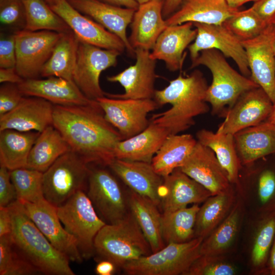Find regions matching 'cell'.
Wrapping results in <instances>:
<instances>
[{"label":"cell","mask_w":275,"mask_h":275,"mask_svg":"<svg viewBox=\"0 0 275 275\" xmlns=\"http://www.w3.org/2000/svg\"><path fill=\"white\" fill-rule=\"evenodd\" d=\"M82 14L89 17L109 32L118 36L124 43L130 54L135 49L131 46L126 30L131 23L136 10L118 6L99 0H67Z\"/></svg>","instance_id":"cell-22"},{"label":"cell","mask_w":275,"mask_h":275,"mask_svg":"<svg viewBox=\"0 0 275 275\" xmlns=\"http://www.w3.org/2000/svg\"><path fill=\"white\" fill-rule=\"evenodd\" d=\"M258 0H226L228 5L234 9H238L242 5L250 2H256Z\"/></svg>","instance_id":"cell-57"},{"label":"cell","mask_w":275,"mask_h":275,"mask_svg":"<svg viewBox=\"0 0 275 275\" xmlns=\"http://www.w3.org/2000/svg\"><path fill=\"white\" fill-rule=\"evenodd\" d=\"M21 203L30 218L55 248L69 261L82 262L83 257L77 241L65 229L56 207L45 199L36 203Z\"/></svg>","instance_id":"cell-16"},{"label":"cell","mask_w":275,"mask_h":275,"mask_svg":"<svg viewBox=\"0 0 275 275\" xmlns=\"http://www.w3.org/2000/svg\"><path fill=\"white\" fill-rule=\"evenodd\" d=\"M25 14L22 0H0V21L6 25L14 26L23 22Z\"/></svg>","instance_id":"cell-46"},{"label":"cell","mask_w":275,"mask_h":275,"mask_svg":"<svg viewBox=\"0 0 275 275\" xmlns=\"http://www.w3.org/2000/svg\"><path fill=\"white\" fill-rule=\"evenodd\" d=\"M59 219L76 240L84 258L95 254L94 240L106 223L99 216L84 190H79L57 207Z\"/></svg>","instance_id":"cell-7"},{"label":"cell","mask_w":275,"mask_h":275,"mask_svg":"<svg viewBox=\"0 0 275 275\" xmlns=\"http://www.w3.org/2000/svg\"><path fill=\"white\" fill-rule=\"evenodd\" d=\"M163 0H152L140 4L131 22L128 38L133 49L150 50L153 48L160 34L167 28L162 15Z\"/></svg>","instance_id":"cell-26"},{"label":"cell","mask_w":275,"mask_h":275,"mask_svg":"<svg viewBox=\"0 0 275 275\" xmlns=\"http://www.w3.org/2000/svg\"><path fill=\"white\" fill-rule=\"evenodd\" d=\"M39 273L20 252L11 234L0 236V274L30 275Z\"/></svg>","instance_id":"cell-42"},{"label":"cell","mask_w":275,"mask_h":275,"mask_svg":"<svg viewBox=\"0 0 275 275\" xmlns=\"http://www.w3.org/2000/svg\"><path fill=\"white\" fill-rule=\"evenodd\" d=\"M43 174L40 171L22 168L10 171L17 200L21 202L36 203L44 199Z\"/></svg>","instance_id":"cell-41"},{"label":"cell","mask_w":275,"mask_h":275,"mask_svg":"<svg viewBox=\"0 0 275 275\" xmlns=\"http://www.w3.org/2000/svg\"><path fill=\"white\" fill-rule=\"evenodd\" d=\"M12 232V218L8 206H0V236Z\"/></svg>","instance_id":"cell-51"},{"label":"cell","mask_w":275,"mask_h":275,"mask_svg":"<svg viewBox=\"0 0 275 275\" xmlns=\"http://www.w3.org/2000/svg\"><path fill=\"white\" fill-rule=\"evenodd\" d=\"M225 57L216 49L203 50L191 66L203 65L210 71L212 80L207 90L206 101L211 104L212 114L223 117L242 94L259 87L251 78L233 69Z\"/></svg>","instance_id":"cell-4"},{"label":"cell","mask_w":275,"mask_h":275,"mask_svg":"<svg viewBox=\"0 0 275 275\" xmlns=\"http://www.w3.org/2000/svg\"><path fill=\"white\" fill-rule=\"evenodd\" d=\"M16 64V53L14 33L6 36L1 35L0 68L15 67Z\"/></svg>","instance_id":"cell-48"},{"label":"cell","mask_w":275,"mask_h":275,"mask_svg":"<svg viewBox=\"0 0 275 275\" xmlns=\"http://www.w3.org/2000/svg\"><path fill=\"white\" fill-rule=\"evenodd\" d=\"M237 269L226 261L224 255H201L186 275H233Z\"/></svg>","instance_id":"cell-45"},{"label":"cell","mask_w":275,"mask_h":275,"mask_svg":"<svg viewBox=\"0 0 275 275\" xmlns=\"http://www.w3.org/2000/svg\"><path fill=\"white\" fill-rule=\"evenodd\" d=\"M275 237V211L261 216L256 231L251 252L253 267L267 271V264Z\"/></svg>","instance_id":"cell-40"},{"label":"cell","mask_w":275,"mask_h":275,"mask_svg":"<svg viewBox=\"0 0 275 275\" xmlns=\"http://www.w3.org/2000/svg\"><path fill=\"white\" fill-rule=\"evenodd\" d=\"M139 5L152 0H135Z\"/></svg>","instance_id":"cell-60"},{"label":"cell","mask_w":275,"mask_h":275,"mask_svg":"<svg viewBox=\"0 0 275 275\" xmlns=\"http://www.w3.org/2000/svg\"><path fill=\"white\" fill-rule=\"evenodd\" d=\"M50 7L67 23L80 42L121 53L126 49L123 42L118 36L82 15L67 0H59Z\"/></svg>","instance_id":"cell-18"},{"label":"cell","mask_w":275,"mask_h":275,"mask_svg":"<svg viewBox=\"0 0 275 275\" xmlns=\"http://www.w3.org/2000/svg\"><path fill=\"white\" fill-rule=\"evenodd\" d=\"M112 5L136 10L139 4L135 0H99Z\"/></svg>","instance_id":"cell-55"},{"label":"cell","mask_w":275,"mask_h":275,"mask_svg":"<svg viewBox=\"0 0 275 275\" xmlns=\"http://www.w3.org/2000/svg\"><path fill=\"white\" fill-rule=\"evenodd\" d=\"M235 202L233 188L205 200L197 214L195 237L206 238L225 219Z\"/></svg>","instance_id":"cell-37"},{"label":"cell","mask_w":275,"mask_h":275,"mask_svg":"<svg viewBox=\"0 0 275 275\" xmlns=\"http://www.w3.org/2000/svg\"><path fill=\"white\" fill-rule=\"evenodd\" d=\"M238 10L230 7L226 0H184L166 22L167 26L188 22L221 25Z\"/></svg>","instance_id":"cell-28"},{"label":"cell","mask_w":275,"mask_h":275,"mask_svg":"<svg viewBox=\"0 0 275 275\" xmlns=\"http://www.w3.org/2000/svg\"><path fill=\"white\" fill-rule=\"evenodd\" d=\"M121 53L79 41L73 81L86 97L96 100L105 96L100 85V76L105 70L116 66Z\"/></svg>","instance_id":"cell-11"},{"label":"cell","mask_w":275,"mask_h":275,"mask_svg":"<svg viewBox=\"0 0 275 275\" xmlns=\"http://www.w3.org/2000/svg\"><path fill=\"white\" fill-rule=\"evenodd\" d=\"M17 200V194L11 179L10 171L0 168V206H8Z\"/></svg>","instance_id":"cell-49"},{"label":"cell","mask_w":275,"mask_h":275,"mask_svg":"<svg viewBox=\"0 0 275 275\" xmlns=\"http://www.w3.org/2000/svg\"><path fill=\"white\" fill-rule=\"evenodd\" d=\"M208 86L203 74L199 70L185 76L179 75L163 89L156 90L153 99L158 106L170 104L172 106L164 112L153 115L150 122L164 128L170 134L187 130L195 124V117L209 110L206 101Z\"/></svg>","instance_id":"cell-2"},{"label":"cell","mask_w":275,"mask_h":275,"mask_svg":"<svg viewBox=\"0 0 275 275\" xmlns=\"http://www.w3.org/2000/svg\"><path fill=\"white\" fill-rule=\"evenodd\" d=\"M199 208L198 204H195L162 215V233L166 245L183 243L195 238V226Z\"/></svg>","instance_id":"cell-38"},{"label":"cell","mask_w":275,"mask_h":275,"mask_svg":"<svg viewBox=\"0 0 275 275\" xmlns=\"http://www.w3.org/2000/svg\"><path fill=\"white\" fill-rule=\"evenodd\" d=\"M275 38L272 25H268L257 37L242 41L245 50L250 78L268 95L275 104Z\"/></svg>","instance_id":"cell-17"},{"label":"cell","mask_w":275,"mask_h":275,"mask_svg":"<svg viewBox=\"0 0 275 275\" xmlns=\"http://www.w3.org/2000/svg\"><path fill=\"white\" fill-rule=\"evenodd\" d=\"M95 254L117 267L148 256L152 252L136 219L131 212L113 224H105L94 240Z\"/></svg>","instance_id":"cell-5"},{"label":"cell","mask_w":275,"mask_h":275,"mask_svg":"<svg viewBox=\"0 0 275 275\" xmlns=\"http://www.w3.org/2000/svg\"><path fill=\"white\" fill-rule=\"evenodd\" d=\"M116 267L112 262L103 259L96 265L95 271L98 275H112L114 273Z\"/></svg>","instance_id":"cell-53"},{"label":"cell","mask_w":275,"mask_h":275,"mask_svg":"<svg viewBox=\"0 0 275 275\" xmlns=\"http://www.w3.org/2000/svg\"><path fill=\"white\" fill-rule=\"evenodd\" d=\"M267 121L275 125V104H273L272 112Z\"/></svg>","instance_id":"cell-58"},{"label":"cell","mask_w":275,"mask_h":275,"mask_svg":"<svg viewBox=\"0 0 275 275\" xmlns=\"http://www.w3.org/2000/svg\"><path fill=\"white\" fill-rule=\"evenodd\" d=\"M64 33L50 31L19 30L14 33L15 68L23 79L38 78L50 58L58 41Z\"/></svg>","instance_id":"cell-10"},{"label":"cell","mask_w":275,"mask_h":275,"mask_svg":"<svg viewBox=\"0 0 275 275\" xmlns=\"http://www.w3.org/2000/svg\"><path fill=\"white\" fill-rule=\"evenodd\" d=\"M194 26L197 30V36L194 42L188 47L191 62L198 57L201 51L215 49L225 57L232 58L242 75L246 77L251 76L242 41L223 24L194 23Z\"/></svg>","instance_id":"cell-14"},{"label":"cell","mask_w":275,"mask_h":275,"mask_svg":"<svg viewBox=\"0 0 275 275\" xmlns=\"http://www.w3.org/2000/svg\"><path fill=\"white\" fill-rule=\"evenodd\" d=\"M81 157L70 150L60 157L43 174L45 200L57 207L79 190H84L90 169Z\"/></svg>","instance_id":"cell-8"},{"label":"cell","mask_w":275,"mask_h":275,"mask_svg":"<svg viewBox=\"0 0 275 275\" xmlns=\"http://www.w3.org/2000/svg\"><path fill=\"white\" fill-rule=\"evenodd\" d=\"M96 101L106 120L124 139L146 129L150 124L148 114L159 107L154 99H119L104 96Z\"/></svg>","instance_id":"cell-12"},{"label":"cell","mask_w":275,"mask_h":275,"mask_svg":"<svg viewBox=\"0 0 275 275\" xmlns=\"http://www.w3.org/2000/svg\"><path fill=\"white\" fill-rule=\"evenodd\" d=\"M108 167L130 189L160 206L163 178L151 163L115 159Z\"/></svg>","instance_id":"cell-24"},{"label":"cell","mask_w":275,"mask_h":275,"mask_svg":"<svg viewBox=\"0 0 275 275\" xmlns=\"http://www.w3.org/2000/svg\"><path fill=\"white\" fill-rule=\"evenodd\" d=\"M24 96L17 84L4 83L0 87V117L14 109Z\"/></svg>","instance_id":"cell-47"},{"label":"cell","mask_w":275,"mask_h":275,"mask_svg":"<svg viewBox=\"0 0 275 275\" xmlns=\"http://www.w3.org/2000/svg\"><path fill=\"white\" fill-rule=\"evenodd\" d=\"M40 132L14 129L0 131V164L12 171L26 168L31 149Z\"/></svg>","instance_id":"cell-32"},{"label":"cell","mask_w":275,"mask_h":275,"mask_svg":"<svg viewBox=\"0 0 275 275\" xmlns=\"http://www.w3.org/2000/svg\"><path fill=\"white\" fill-rule=\"evenodd\" d=\"M196 136L198 142L214 152L230 183L239 186L241 163L236 150L234 135L202 129L197 132Z\"/></svg>","instance_id":"cell-33"},{"label":"cell","mask_w":275,"mask_h":275,"mask_svg":"<svg viewBox=\"0 0 275 275\" xmlns=\"http://www.w3.org/2000/svg\"><path fill=\"white\" fill-rule=\"evenodd\" d=\"M184 0H163L162 15L166 19L181 6Z\"/></svg>","instance_id":"cell-54"},{"label":"cell","mask_w":275,"mask_h":275,"mask_svg":"<svg viewBox=\"0 0 275 275\" xmlns=\"http://www.w3.org/2000/svg\"><path fill=\"white\" fill-rule=\"evenodd\" d=\"M71 150L60 132L52 125L40 133L30 151L26 167L45 172L61 156Z\"/></svg>","instance_id":"cell-34"},{"label":"cell","mask_w":275,"mask_h":275,"mask_svg":"<svg viewBox=\"0 0 275 275\" xmlns=\"http://www.w3.org/2000/svg\"><path fill=\"white\" fill-rule=\"evenodd\" d=\"M273 52L275 56V39L274 40L273 43Z\"/></svg>","instance_id":"cell-61"},{"label":"cell","mask_w":275,"mask_h":275,"mask_svg":"<svg viewBox=\"0 0 275 275\" xmlns=\"http://www.w3.org/2000/svg\"><path fill=\"white\" fill-rule=\"evenodd\" d=\"M267 272L271 274H275V237L268 259Z\"/></svg>","instance_id":"cell-56"},{"label":"cell","mask_w":275,"mask_h":275,"mask_svg":"<svg viewBox=\"0 0 275 275\" xmlns=\"http://www.w3.org/2000/svg\"><path fill=\"white\" fill-rule=\"evenodd\" d=\"M234 139L242 164L275 154V125L267 120L237 132Z\"/></svg>","instance_id":"cell-27"},{"label":"cell","mask_w":275,"mask_h":275,"mask_svg":"<svg viewBox=\"0 0 275 275\" xmlns=\"http://www.w3.org/2000/svg\"><path fill=\"white\" fill-rule=\"evenodd\" d=\"M272 27H273V33H274V38H275V22L272 25Z\"/></svg>","instance_id":"cell-62"},{"label":"cell","mask_w":275,"mask_h":275,"mask_svg":"<svg viewBox=\"0 0 275 275\" xmlns=\"http://www.w3.org/2000/svg\"><path fill=\"white\" fill-rule=\"evenodd\" d=\"M24 96L43 98L53 105H90L96 100L86 97L73 81L50 76L45 79H23L17 84Z\"/></svg>","instance_id":"cell-20"},{"label":"cell","mask_w":275,"mask_h":275,"mask_svg":"<svg viewBox=\"0 0 275 275\" xmlns=\"http://www.w3.org/2000/svg\"><path fill=\"white\" fill-rule=\"evenodd\" d=\"M79 43L72 31L64 33L43 67L41 76H56L73 81Z\"/></svg>","instance_id":"cell-36"},{"label":"cell","mask_w":275,"mask_h":275,"mask_svg":"<svg viewBox=\"0 0 275 275\" xmlns=\"http://www.w3.org/2000/svg\"><path fill=\"white\" fill-rule=\"evenodd\" d=\"M223 24L241 41L257 37L267 26L251 7L242 11L238 10Z\"/></svg>","instance_id":"cell-43"},{"label":"cell","mask_w":275,"mask_h":275,"mask_svg":"<svg viewBox=\"0 0 275 275\" xmlns=\"http://www.w3.org/2000/svg\"><path fill=\"white\" fill-rule=\"evenodd\" d=\"M49 6L56 4L59 0H44Z\"/></svg>","instance_id":"cell-59"},{"label":"cell","mask_w":275,"mask_h":275,"mask_svg":"<svg viewBox=\"0 0 275 275\" xmlns=\"http://www.w3.org/2000/svg\"><path fill=\"white\" fill-rule=\"evenodd\" d=\"M87 196L101 218L106 224L118 222L130 212L128 192L106 169H90Z\"/></svg>","instance_id":"cell-9"},{"label":"cell","mask_w":275,"mask_h":275,"mask_svg":"<svg viewBox=\"0 0 275 275\" xmlns=\"http://www.w3.org/2000/svg\"><path fill=\"white\" fill-rule=\"evenodd\" d=\"M25 14L24 29L50 31L60 33L71 31L67 23L44 0H22Z\"/></svg>","instance_id":"cell-39"},{"label":"cell","mask_w":275,"mask_h":275,"mask_svg":"<svg viewBox=\"0 0 275 275\" xmlns=\"http://www.w3.org/2000/svg\"><path fill=\"white\" fill-rule=\"evenodd\" d=\"M242 213V205L238 200L225 219L203 239L201 255H224L226 253L238 233Z\"/></svg>","instance_id":"cell-35"},{"label":"cell","mask_w":275,"mask_h":275,"mask_svg":"<svg viewBox=\"0 0 275 275\" xmlns=\"http://www.w3.org/2000/svg\"><path fill=\"white\" fill-rule=\"evenodd\" d=\"M197 142L190 134H169L152 159L153 169L162 177L170 175L183 164Z\"/></svg>","instance_id":"cell-31"},{"label":"cell","mask_w":275,"mask_h":275,"mask_svg":"<svg viewBox=\"0 0 275 275\" xmlns=\"http://www.w3.org/2000/svg\"><path fill=\"white\" fill-rule=\"evenodd\" d=\"M130 210L150 244L152 253L166 246L162 233V213L158 206L147 197L130 189L128 191Z\"/></svg>","instance_id":"cell-30"},{"label":"cell","mask_w":275,"mask_h":275,"mask_svg":"<svg viewBox=\"0 0 275 275\" xmlns=\"http://www.w3.org/2000/svg\"><path fill=\"white\" fill-rule=\"evenodd\" d=\"M53 107L43 98L23 96L14 109L0 117V131L9 129L41 133L52 125Z\"/></svg>","instance_id":"cell-21"},{"label":"cell","mask_w":275,"mask_h":275,"mask_svg":"<svg viewBox=\"0 0 275 275\" xmlns=\"http://www.w3.org/2000/svg\"><path fill=\"white\" fill-rule=\"evenodd\" d=\"M273 106L270 98L261 87L248 90L228 110L216 132L234 135L242 129L257 125L267 120Z\"/></svg>","instance_id":"cell-15"},{"label":"cell","mask_w":275,"mask_h":275,"mask_svg":"<svg viewBox=\"0 0 275 275\" xmlns=\"http://www.w3.org/2000/svg\"><path fill=\"white\" fill-rule=\"evenodd\" d=\"M193 26L190 22L167 26L157 38L150 57L163 61L170 71L181 70L185 58V50L197 36V30Z\"/></svg>","instance_id":"cell-25"},{"label":"cell","mask_w":275,"mask_h":275,"mask_svg":"<svg viewBox=\"0 0 275 275\" xmlns=\"http://www.w3.org/2000/svg\"><path fill=\"white\" fill-rule=\"evenodd\" d=\"M204 238L183 243H170L158 251L126 263L122 269L128 275L184 274L201 256Z\"/></svg>","instance_id":"cell-6"},{"label":"cell","mask_w":275,"mask_h":275,"mask_svg":"<svg viewBox=\"0 0 275 275\" xmlns=\"http://www.w3.org/2000/svg\"><path fill=\"white\" fill-rule=\"evenodd\" d=\"M256 190L261 216L275 211V159L267 161L259 169Z\"/></svg>","instance_id":"cell-44"},{"label":"cell","mask_w":275,"mask_h":275,"mask_svg":"<svg viewBox=\"0 0 275 275\" xmlns=\"http://www.w3.org/2000/svg\"><path fill=\"white\" fill-rule=\"evenodd\" d=\"M163 178L160 205L163 215L186 207L190 204L204 202L212 195L178 168Z\"/></svg>","instance_id":"cell-23"},{"label":"cell","mask_w":275,"mask_h":275,"mask_svg":"<svg viewBox=\"0 0 275 275\" xmlns=\"http://www.w3.org/2000/svg\"><path fill=\"white\" fill-rule=\"evenodd\" d=\"M169 134L164 128L150 122L140 133L117 144L115 158L151 163L153 157Z\"/></svg>","instance_id":"cell-29"},{"label":"cell","mask_w":275,"mask_h":275,"mask_svg":"<svg viewBox=\"0 0 275 275\" xmlns=\"http://www.w3.org/2000/svg\"><path fill=\"white\" fill-rule=\"evenodd\" d=\"M23 78L18 73L15 67L0 68V82L18 84Z\"/></svg>","instance_id":"cell-52"},{"label":"cell","mask_w":275,"mask_h":275,"mask_svg":"<svg viewBox=\"0 0 275 275\" xmlns=\"http://www.w3.org/2000/svg\"><path fill=\"white\" fill-rule=\"evenodd\" d=\"M251 8L268 25L275 22V0H258Z\"/></svg>","instance_id":"cell-50"},{"label":"cell","mask_w":275,"mask_h":275,"mask_svg":"<svg viewBox=\"0 0 275 275\" xmlns=\"http://www.w3.org/2000/svg\"><path fill=\"white\" fill-rule=\"evenodd\" d=\"M12 218L14 243L39 273L74 275L69 260L55 248L26 213L23 204L16 200L8 206Z\"/></svg>","instance_id":"cell-3"},{"label":"cell","mask_w":275,"mask_h":275,"mask_svg":"<svg viewBox=\"0 0 275 275\" xmlns=\"http://www.w3.org/2000/svg\"><path fill=\"white\" fill-rule=\"evenodd\" d=\"M178 169L204 186L212 195L232 188L227 174L214 152L198 142L191 153Z\"/></svg>","instance_id":"cell-19"},{"label":"cell","mask_w":275,"mask_h":275,"mask_svg":"<svg viewBox=\"0 0 275 275\" xmlns=\"http://www.w3.org/2000/svg\"><path fill=\"white\" fill-rule=\"evenodd\" d=\"M52 125L70 150L88 163L108 166L117 144L124 140L105 119L98 103L90 105H54Z\"/></svg>","instance_id":"cell-1"},{"label":"cell","mask_w":275,"mask_h":275,"mask_svg":"<svg viewBox=\"0 0 275 275\" xmlns=\"http://www.w3.org/2000/svg\"><path fill=\"white\" fill-rule=\"evenodd\" d=\"M150 53L148 50L135 49V63L120 73L107 77L108 81L119 83L123 87L124 92H105V96L119 99H153L157 77L156 60L150 57Z\"/></svg>","instance_id":"cell-13"}]
</instances>
